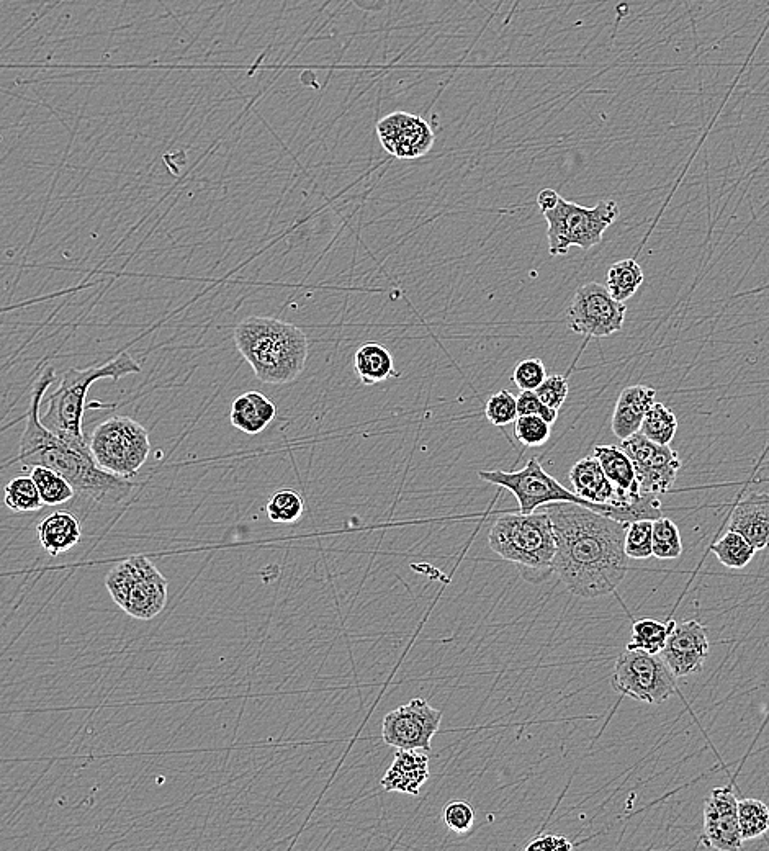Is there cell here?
Returning a JSON list of instances; mask_svg holds the SVG:
<instances>
[{"label":"cell","instance_id":"1","mask_svg":"<svg viewBox=\"0 0 769 851\" xmlns=\"http://www.w3.org/2000/svg\"><path fill=\"white\" fill-rule=\"evenodd\" d=\"M555 532L554 573L578 598L608 596L629 572L627 523L576 503L545 506Z\"/></svg>","mask_w":769,"mask_h":851},{"label":"cell","instance_id":"2","mask_svg":"<svg viewBox=\"0 0 769 851\" xmlns=\"http://www.w3.org/2000/svg\"><path fill=\"white\" fill-rule=\"evenodd\" d=\"M56 380L53 365H45L30 393L27 424L23 429L17 462L23 469L46 467L63 475L76 495L100 505H117L133 490V483L102 469L90 452L89 441L69 434L54 433L41 421L40 406L45 393Z\"/></svg>","mask_w":769,"mask_h":851},{"label":"cell","instance_id":"3","mask_svg":"<svg viewBox=\"0 0 769 851\" xmlns=\"http://www.w3.org/2000/svg\"><path fill=\"white\" fill-rule=\"evenodd\" d=\"M239 354L267 385L292 383L303 374L308 338L298 326L270 316H249L234 328Z\"/></svg>","mask_w":769,"mask_h":851},{"label":"cell","instance_id":"4","mask_svg":"<svg viewBox=\"0 0 769 851\" xmlns=\"http://www.w3.org/2000/svg\"><path fill=\"white\" fill-rule=\"evenodd\" d=\"M488 544L498 557L513 563L527 583L540 585L554 573L557 544L545 511L501 514L488 532Z\"/></svg>","mask_w":769,"mask_h":851},{"label":"cell","instance_id":"5","mask_svg":"<svg viewBox=\"0 0 769 851\" xmlns=\"http://www.w3.org/2000/svg\"><path fill=\"white\" fill-rule=\"evenodd\" d=\"M141 374V365L128 354L122 352L107 364L87 369H69L61 375L59 385L48 400L41 421L54 433L86 439L84 436V415L87 410V393L99 380L123 379L126 375Z\"/></svg>","mask_w":769,"mask_h":851},{"label":"cell","instance_id":"6","mask_svg":"<svg viewBox=\"0 0 769 851\" xmlns=\"http://www.w3.org/2000/svg\"><path fill=\"white\" fill-rule=\"evenodd\" d=\"M478 477L482 478L483 482L511 491L518 500L519 513L522 514L536 513L540 506L565 501V503L586 506L596 513L629 524V516L624 509L612 505H594L590 501L583 500L576 495L575 491L563 487L562 483L555 480L549 472H545L537 457H532L524 469L513 470V472L480 470Z\"/></svg>","mask_w":769,"mask_h":851},{"label":"cell","instance_id":"7","mask_svg":"<svg viewBox=\"0 0 769 851\" xmlns=\"http://www.w3.org/2000/svg\"><path fill=\"white\" fill-rule=\"evenodd\" d=\"M542 215L549 223V253L565 256L573 246L583 251L598 246L609 226L616 223L621 210L614 200H601L598 205L588 208L560 197L557 205Z\"/></svg>","mask_w":769,"mask_h":851},{"label":"cell","instance_id":"8","mask_svg":"<svg viewBox=\"0 0 769 851\" xmlns=\"http://www.w3.org/2000/svg\"><path fill=\"white\" fill-rule=\"evenodd\" d=\"M105 586L118 608L140 621L154 619L166 608L169 581L143 555L113 567L105 577Z\"/></svg>","mask_w":769,"mask_h":851},{"label":"cell","instance_id":"9","mask_svg":"<svg viewBox=\"0 0 769 851\" xmlns=\"http://www.w3.org/2000/svg\"><path fill=\"white\" fill-rule=\"evenodd\" d=\"M90 452L95 462L117 477H136L151 454V441L143 424L130 416H112L92 431Z\"/></svg>","mask_w":769,"mask_h":851},{"label":"cell","instance_id":"10","mask_svg":"<svg viewBox=\"0 0 769 851\" xmlns=\"http://www.w3.org/2000/svg\"><path fill=\"white\" fill-rule=\"evenodd\" d=\"M611 686L616 693L640 703L660 704L676 691V676L660 653L626 649L617 657Z\"/></svg>","mask_w":769,"mask_h":851},{"label":"cell","instance_id":"11","mask_svg":"<svg viewBox=\"0 0 769 851\" xmlns=\"http://www.w3.org/2000/svg\"><path fill=\"white\" fill-rule=\"evenodd\" d=\"M626 303L617 302L606 285H581L567 310L568 328L588 338H609L619 333L626 321Z\"/></svg>","mask_w":769,"mask_h":851},{"label":"cell","instance_id":"12","mask_svg":"<svg viewBox=\"0 0 769 851\" xmlns=\"http://www.w3.org/2000/svg\"><path fill=\"white\" fill-rule=\"evenodd\" d=\"M442 712L423 698L388 712L382 724L383 742L398 750L431 752L432 739L441 729Z\"/></svg>","mask_w":769,"mask_h":851},{"label":"cell","instance_id":"13","mask_svg":"<svg viewBox=\"0 0 769 851\" xmlns=\"http://www.w3.org/2000/svg\"><path fill=\"white\" fill-rule=\"evenodd\" d=\"M621 447L634 464L640 493L662 498L673 488L681 470L678 452L650 441L640 431L624 439Z\"/></svg>","mask_w":769,"mask_h":851},{"label":"cell","instance_id":"14","mask_svg":"<svg viewBox=\"0 0 769 851\" xmlns=\"http://www.w3.org/2000/svg\"><path fill=\"white\" fill-rule=\"evenodd\" d=\"M380 145L393 158L419 159L434 146L436 135L424 118L406 112H393L377 123Z\"/></svg>","mask_w":769,"mask_h":851},{"label":"cell","instance_id":"15","mask_svg":"<svg viewBox=\"0 0 769 851\" xmlns=\"http://www.w3.org/2000/svg\"><path fill=\"white\" fill-rule=\"evenodd\" d=\"M701 842L711 850L735 851L743 847L738 825V799L730 786L712 789L702 812Z\"/></svg>","mask_w":769,"mask_h":851},{"label":"cell","instance_id":"16","mask_svg":"<svg viewBox=\"0 0 769 851\" xmlns=\"http://www.w3.org/2000/svg\"><path fill=\"white\" fill-rule=\"evenodd\" d=\"M660 657L676 678L693 675L706 665L709 658V639L706 627L698 621H684L671 629Z\"/></svg>","mask_w":769,"mask_h":851},{"label":"cell","instance_id":"17","mask_svg":"<svg viewBox=\"0 0 769 851\" xmlns=\"http://www.w3.org/2000/svg\"><path fill=\"white\" fill-rule=\"evenodd\" d=\"M730 531L745 537L758 550L769 549V495L750 493L734 508L729 524Z\"/></svg>","mask_w":769,"mask_h":851},{"label":"cell","instance_id":"18","mask_svg":"<svg viewBox=\"0 0 769 851\" xmlns=\"http://www.w3.org/2000/svg\"><path fill=\"white\" fill-rule=\"evenodd\" d=\"M429 779V758L421 750H398L393 765L382 778V788L388 793L418 796Z\"/></svg>","mask_w":769,"mask_h":851},{"label":"cell","instance_id":"19","mask_svg":"<svg viewBox=\"0 0 769 851\" xmlns=\"http://www.w3.org/2000/svg\"><path fill=\"white\" fill-rule=\"evenodd\" d=\"M568 478L572 482L573 491L583 500L590 501L594 505H612L617 508L616 488L594 455L578 460L570 470Z\"/></svg>","mask_w":769,"mask_h":851},{"label":"cell","instance_id":"20","mask_svg":"<svg viewBox=\"0 0 769 851\" xmlns=\"http://www.w3.org/2000/svg\"><path fill=\"white\" fill-rule=\"evenodd\" d=\"M657 401V392L645 385H632L622 390L612 415V433L621 441L639 433L650 406Z\"/></svg>","mask_w":769,"mask_h":851},{"label":"cell","instance_id":"21","mask_svg":"<svg viewBox=\"0 0 769 851\" xmlns=\"http://www.w3.org/2000/svg\"><path fill=\"white\" fill-rule=\"evenodd\" d=\"M36 537L46 554L56 557L81 542L82 524L71 513L56 511L36 526Z\"/></svg>","mask_w":769,"mask_h":851},{"label":"cell","instance_id":"22","mask_svg":"<svg viewBox=\"0 0 769 851\" xmlns=\"http://www.w3.org/2000/svg\"><path fill=\"white\" fill-rule=\"evenodd\" d=\"M277 415V408L261 392H246L236 398L231 406L230 421L241 433L256 436L269 426Z\"/></svg>","mask_w":769,"mask_h":851},{"label":"cell","instance_id":"23","mask_svg":"<svg viewBox=\"0 0 769 851\" xmlns=\"http://www.w3.org/2000/svg\"><path fill=\"white\" fill-rule=\"evenodd\" d=\"M354 370L357 379L364 385H377L390 379H398L401 375L395 369L390 351L378 343H367L357 349Z\"/></svg>","mask_w":769,"mask_h":851},{"label":"cell","instance_id":"24","mask_svg":"<svg viewBox=\"0 0 769 851\" xmlns=\"http://www.w3.org/2000/svg\"><path fill=\"white\" fill-rule=\"evenodd\" d=\"M644 284V271L634 259H624L609 267L606 289L617 302L626 303Z\"/></svg>","mask_w":769,"mask_h":851},{"label":"cell","instance_id":"25","mask_svg":"<svg viewBox=\"0 0 769 851\" xmlns=\"http://www.w3.org/2000/svg\"><path fill=\"white\" fill-rule=\"evenodd\" d=\"M30 477L33 478L36 488L40 491L41 501L46 506L64 505L76 496V490L71 483L54 470L46 467H32Z\"/></svg>","mask_w":769,"mask_h":851},{"label":"cell","instance_id":"26","mask_svg":"<svg viewBox=\"0 0 769 851\" xmlns=\"http://www.w3.org/2000/svg\"><path fill=\"white\" fill-rule=\"evenodd\" d=\"M712 554L716 555L724 567L742 570L750 565L756 550L745 537L729 529L716 544L712 545Z\"/></svg>","mask_w":769,"mask_h":851},{"label":"cell","instance_id":"27","mask_svg":"<svg viewBox=\"0 0 769 851\" xmlns=\"http://www.w3.org/2000/svg\"><path fill=\"white\" fill-rule=\"evenodd\" d=\"M675 624V621L660 622L655 619L635 621L627 649L644 650V652L658 655L665 647L666 639Z\"/></svg>","mask_w":769,"mask_h":851},{"label":"cell","instance_id":"28","mask_svg":"<svg viewBox=\"0 0 769 851\" xmlns=\"http://www.w3.org/2000/svg\"><path fill=\"white\" fill-rule=\"evenodd\" d=\"M676 431H678V419L675 413L663 405L655 401L650 410L647 411L640 433L644 434L650 441L662 444V446H670L675 439Z\"/></svg>","mask_w":769,"mask_h":851},{"label":"cell","instance_id":"29","mask_svg":"<svg viewBox=\"0 0 769 851\" xmlns=\"http://www.w3.org/2000/svg\"><path fill=\"white\" fill-rule=\"evenodd\" d=\"M4 503L14 513H33L43 506L40 491L30 475L12 478L5 485Z\"/></svg>","mask_w":769,"mask_h":851},{"label":"cell","instance_id":"30","mask_svg":"<svg viewBox=\"0 0 769 851\" xmlns=\"http://www.w3.org/2000/svg\"><path fill=\"white\" fill-rule=\"evenodd\" d=\"M738 825L743 842L763 837L769 830V807L760 799H740Z\"/></svg>","mask_w":769,"mask_h":851},{"label":"cell","instance_id":"31","mask_svg":"<svg viewBox=\"0 0 769 851\" xmlns=\"http://www.w3.org/2000/svg\"><path fill=\"white\" fill-rule=\"evenodd\" d=\"M652 552L660 560L680 559L683 554L680 529L671 519L662 516L653 521Z\"/></svg>","mask_w":769,"mask_h":851},{"label":"cell","instance_id":"32","mask_svg":"<svg viewBox=\"0 0 769 851\" xmlns=\"http://www.w3.org/2000/svg\"><path fill=\"white\" fill-rule=\"evenodd\" d=\"M305 505L297 491L280 490L267 503V518L275 524H293L302 518Z\"/></svg>","mask_w":769,"mask_h":851},{"label":"cell","instance_id":"33","mask_svg":"<svg viewBox=\"0 0 769 851\" xmlns=\"http://www.w3.org/2000/svg\"><path fill=\"white\" fill-rule=\"evenodd\" d=\"M652 532V519H640V521L629 523L626 541H624V549L629 559L645 560L653 557Z\"/></svg>","mask_w":769,"mask_h":851},{"label":"cell","instance_id":"34","mask_svg":"<svg viewBox=\"0 0 769 851\" xmlns=\"http://www.w3.org/2000/svg\"><path fill=\"white\" fill-rule=\"evenodd\" d=\"M550 426L539 416H518L514 421V436L526 447L544 446L552 434Z\"/></svg>","mask_w":769,"mask_h":851},{"label":"cell","instance_id":"35","mask_svg":"<svg viewBox=\"0 0 769 851\" xmlns=\"http://www.w3.org/2000/svg\"><path fill=\"white\" fill-rule=\"evenodd\" d=\"M485 416L493 426L504 428L508 424L514 423L518 418V403L513 393L508 390H501L495 393L490 400L486 401Z\"/></svg>","mask_w":769,"mask_h":851},{"label":"cell","instance_id":"36","mask_svg":"<svg viewBox=\"0 0 769 851\" xmlns=\"http://www.w3.org/2000/svg\"><path fill=\"white\" fill-rule=\"evenodd\" d=\"M534 392L537 393V397L542 400L544 405L558 411L567 401L570 385H568L565 375H547V379L540 383V387Z\"/></svg>","mask_w":769,"mask_h":851},{"label":"cell","instance_id":"37","mask_svg":"<svg viewBox=\"0 0 769 851\" xmlns=\"http://www.w3.org/2000/svg\"><path fill=\"white\" fill-rule=\"evenodd\" d=\"M547 379V370L540 359H526L514 367L513 382L522 390H537L540 383Z\"/></svg>","mask_w":769,"mask_h":851},{"label":"cell","instance_id":"38","mask_svg":"<svg viewBox=\"0 0 769 851\" xmlns=\"http://www.w3.org/2000/svg\"><path fill=\"white\" fill-rule=\"evenodd\" d=\"M444 822L447 829L454 833H467L475 825V811L465 801H452L444 807Z\"/></svg>","mask_w":769,"mask_h":851},{"label":"cell","instance_id":"39","mask_svg":"<svg viewBox=\"0 0 769 851\" xmlns=\"http://www.w3.org/2000/svg\"><path fill=\"white\" fill-rule=\"evenodd\" d=\"M516 403H518L519 416H539L549 424H554L557 421L558 411L544 405L542 400L537 397V393L532 392V390H522L521 395L516 398Z\"/></svg>","mask_w":769,"mask_h":851},{"label":"cell","instance_id":"40","mask_svg":"<svg viewBox=\"0 0 769 851\" xmlns=\"http://www.w3.org/2000/svg\"><path fill=\"white\" fill-rule=\"evenodd\" d=\"M573 845L567 837L562 835H539L532 842L527 843V851H558V850H573Z\"/></svg>","mask_w":769,"mask_h":851},{"label":"cell","instance_id":"41","mask_svg":"<svg viewBox=\"0 0 769 851\" xmlns=\"http://www.w3.org/2000/svg\"><path fill=\"white\" fill-rule=\"evenodd\" d=\"M558 199H560V195L554 189L540 190L539 195H537V205H539L540 212L552 210L557 205Z\"/></svg>","mask_w":769,"mask_h":851}]
</instances>
